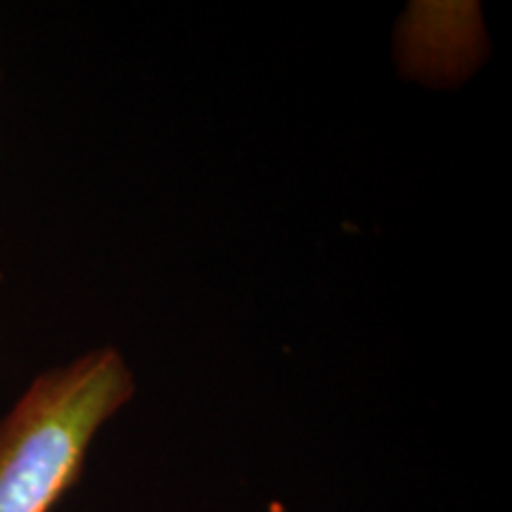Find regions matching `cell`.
<instances>
[{"label": "cell", "instance_id": "cell-1", "mask_svg": "<svg viewBox=\"0 0 512 512\" xmlns=\"http://www.w3.org/2000/svg\"><path fill=\"white\" fill-rule=\"evenodd\" d=\"M136 392L112 347L36 375L0 418V512H53L86 467L93 439Z\"/></svg>", "mask_w": 512, "mask_h": 512}]
</instances>
